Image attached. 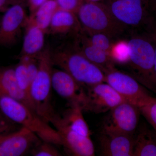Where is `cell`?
<instances>
[{
  "label": "cell",
  "mask_w": 156,
  "mask_h": 156,
  "mask_svg": "<svg viewBox=\"0 0 156 156\" xmlns=\"http://www.w3.org/2000/svg\"><path fill=\"white\" fill-rule=\"evenodd\" d=\"M126 42L128 50L126 64L131 75L156 94L154 49L150 36L146 33L134 32Z\"/></svg>",
  "instance_id": "1"
},
{
  "label": "cell",
  "mask_w": 156,
  "mask_h": 156,
  "mask_svg": "<svg viewBox=\"0 0 156 156\" xmlns=\"http://www.w3.org/2000/svg\"><path fill=\"white\" fill-rule=\"evenodd\" d=\"M51 51L47 46L37 56L39 70L30 88V98L36 112L48 123L53 122L58 115L51 103L53 69Z\"/></svg>",
  "instance_id": "2"
},
{
  "label": "cell",
  "mask_w": 156,
  "mask_h": 156,
  "mask_svg": "<svg viewBox=\"0 0 156 156\" xmlns=\"http://www.w3.org/2000/svg\"><path fill=\"white\" fill-rule=\"evenodd\" d=\"M102 2L128 29L147 33L154 29L156 16L152 0H103Z\"/></svg>",
  "instance_id": "3"
},
{
  "label": "cell",
  "mask_w": 156,
  "mask_h": 156,
  "mask_svg": "<svg viewBox=\"0 0 156 156\" xmlns=\"http://www.w3.org/2000/svg\"><path fill=\"white\" fill-rule=\"evenodd\" d=\"M0 112L11 122L29 129L42 140L61 146L56 129L23 103L9 96L1 95Z\"/></svg>",
  "instance_id": "4"
},
{
  "label": "cell",
  "mask_w": 156,
  "mask_h": 156,
  "mask_svg": "<svg viewBox=\"0 0 156 156\" xmlns=\"http://www.w3.org/2000/svg\"><path fill=\"white\" fill-rule=\"evenodd\" d=\"M51 58L53 66L66 72L86 89L105 81L103 71L73 48L51 51Z\"/></svg>",
  "instance_id": "5"
},
{
  "label": "cell",
  "mask_w": 156,
  "mask_h": 156,
  "mask_svg": "<svg viewBox=\"0 0 156 156\" xmlns=\"http://www.w3.org/2000/svg\"><path fill=\"white\" fill-rule=\"evenodd\" d=\"M76 15L83 30L87 34H102L113 39L122 36L128 29L102 2H84Z\"/></svg>",
  "instance_id": "6"
},
{
  "label": "cell",
  "mask_w": 156,
  "mask_h": 156,
  "mask_svg": "<svg viewBox=\"0 0 156 156\" xmlns=\"http://www.w3.org/2000/svg\"><path fill=\"white\" fill-rule=\"evenodd\" d=\"M105 81L128 102L141 107L154 99L145 87L131 75L118 70L115 68L105 73Z\"/></svg>",
  "instance_id": "7"
},
{
  "label": "cell",
  "mask_w": 156,
  "mask_h": 156,
  "mask_svg": "<svg viewBox=\"0 0 156 156\" xmlns=\"http://www.w3.org/2000/svg\"><path fill=\"white\" fill-rule=\"evenodd\" d=\"M108 112L101 130L133 135L140 113L138 107L125 101Z\"/></svg>",
  "instance_id": "8"
},
{
  "label": "cell",
  "mask_w": 156,
  "mask_h": 156,
  "mask_svg": "<svg viewBox=\"0 0 156 156\" xmlns=\"http://www.w3.org/2000/svg\"><path fill=\"white\" fill-rule=\"evenodd\" d=\"M4 14L0 24V45L10 47L17 43L29 15L22 0L10 6Z\"/></svg>",
  "instance_id": "9"
},
{
  "label": "cell",
  "mask_w": 156,
  "mask_h": 156,
  "mask_svg": "<svg viewBox=\"0 0 156 156\" xmlns=\"http://www.w3.org/2000/svg\"><path fill=\"white\" fill-rule=\"evenodd\" d=\"M52 88L59 96L68 101L69 106L80 107L86 111L87 95L86 88L80 85L66 72L53 69Z\"/></svg>",
  "instance_id": "10"
},
{
  "label": "cell",
  "mask_w": 156,
  "mask_h": 156,
  "mask_svg": "<svg viewBox=\"0 0 156 156\" xmlns=\"http://www.w3.org/2000/svg\"><path fill=\"white\" fill-rule=\"evenodd\" d=\"M52 124L59 135L61 146L69 154L76 156L95 155V148L90 136L73 131L62 122L59 115Z\"/></svg>",
  "instance_id": "11"
},
{
  "label": "cell",
  "mask_w": 156,
  "mask_h": 156,
  "mask_svg": "<svg viewBox=\"0 0 156 156\" xmlns=\"http://www.w3.org/2000/svg\"><path fill=\"white\" fill-rule=\"evenodd\" d=\"M87 102L86 111L101 113L110 111L120 104L127 101L105 82L86 89Z\"/></svg>",
  "instance_id": "12"
},
{
  "label": "cell",
  "mask_w": 156,
  "mask_h": 156,
  "mask_svg": "<svg viewBox=\"0 0 156 156\" xmlns=\"http://www.w3.org/2000/svg\"><path fill=\"white\" fill-rule=\"evenodd\" d=\"M41 140L33 132L21 126L0 145V156H22L30 154Z\"/></svg>",
  "instance_id": "13"
},
{
  "label": "cell",
  "mask_w": 156,
  "mask_h": 156,
  "mask_svg": "<svg viewBox=\"0 0 156 156\" xmlns=\"http://www.w3.org/2000/svg\"><path fill=\"white\" fill-rule=\"evenodd\" d=\"M101 154L106 156H133V135L101 130L99 136Z\"/></svg>",
  "instance_id": "14"
},
{
  "label": "cell",
  "mask_w": 156,
  "mask_h": 156,
  "mask_svg": "<svg viewBox=\"0 0 156 156\" xmlns=\"http://www.w3.org/2000/svg\"><path fill=\"white\" fill-rule=\"evenodd\" d=\"M74 37L73 48L100 68L104 73L115 68V62L111 56L103 50L92 45L83 30Z\"/></svg>",
  "instance_id": "15"
},
{
  "label": "cell",
  "mask_w": 156,
  "mask_h": 156,
  "mask_svg": "<svg viewBox=\"0 0 156 156\" xmlns=\"http://www.w3.org/2000/svg\"><path fill=\"white\" fill-rule=\"evenodd\" d=\"M1 95L12 98L36 112L30 98L18 86L15 77L14 66H0Z\"/></svg>",
  "instance_id": "16"
},
{
  "label": "cell",
  "mask_w": 156,
  "mask_h": 156,
  "mask_svg": "<svg viewBox=\"0 0 156 156\" xmlns=\"http://www.w3.org/2000/svg\"><path fill=\"white\" fill-rule=\"evenodd\" d=\"M83 31L76 14L59 8L53 15L47 34L75 36Z\"/></svg>",
  "instance_id": "17"
},
{
  "label": "cell",
  "mask_w": 156,
  "mask_h": 156,
  "mask_svg": "<svg viewBox=\"0 0 156 156\" xmlns=\"http://www.w3.org/2000/svg\"><path fill=\"white\" fill-rule=\"evenodd\" d=\"M25 29L24 40L18 58L37 57L45 48L46 33L37 26L27 22Z\"/></svg>",
  "instance_id": "18"
},
{
  "label": "cell",
  "mask_w": 156,
  "mask_h": 156,
  "mask_svg": "<svg viewBox=\"0 0 156 156\" xmlns=\"http://www.w3.org/2000/svg\"><path fill=\"white\" fill-rule=\"evenodd\" d=\"M59 8L56 0H47L34 13L29 15L27 22L37 26L47 34L53 15Z\"/></svg>",
  "instance_id": "19"
},
{
  "label": "cell",
  "mask_w": 156,
  "mask_h": 156,
  "mask_svg": "<svg viewBox=\"0 0 156 156\" xmlns=\"http://www.w3.org/2000/svg\"><path fill=\"white\" fill-rule=\"evenodd\" d=\"M133 156H156V133L147 128L134 138Z\"/></svg>",
  "instance_id": "20"
},
{
  "label": "cell",
  "mask_w": 156,
  "mask_h": 156,
  "mask_svg": "<svg viewBox=\"0 0 156 156\" xmlns=\"http://www.w3.org/2000/svg\"><path fill=\"white\" fill-rule=\"evenodd\" d=\"M83 110L80 107L69 106L61 117L62 122L73 131L86 136H90L91 132L84 119Z\"/></svg>",
  "instance_id": "21"
},
{
  "label": "cell",
  "mask_w": 156,
  "mask_h": 156,
  "mask_svg": "<svg viewBox=\"0 0 156 156\" xmlns=\"http://www.w3.org/2000/svg\"><path fill=\"white\" fill-rule=\"evenodd\" d=\"M18 59L19 62L14 66L15 77L20 89L30 98V84L29 81L25 61L23 58Z\"/></svg>",
  "instance_id": "22"
},
{
  "label": "cell",
  "mask_w": 156,
  "mask_h": 156,
  "mask_svg": "<svg viewBox=\"0 0 156 156\" xmlns=\"http://www.w3.org/2000/svg\"><path fill=\"white\" fill-rule=\"evenodd\" d=\"M86 34L89 41L92 45L103 50L111 56V52L115 42L113 41L112 39L102 34Z\"/></svg>",
  "instance_id": "23"
},
{
  "label": "cell",
  "mask_w": 156,
  "mask_h": 156,
  "mask_svg": "<svg viewBox=\"0 0 156 156\" xmlns=\"http://www.w3.org/2000/svg\"><path fill=\"white\" fill-rule=\"evenodd\" d=\"M111 56L115 62L126 64L128 61V50L127 42H115L112 48Z\"/></svg>",
  "instance_id": "24"
},
{
  "label": "cell",
  "mask_w": 156,
  "mask_h": 156,
  "mask_svg": "<svg viewBox=\"0 0 156 156\" xmlns=\"http://www.w3.org/2000/svg\"><path fill=\"white\" fill-rule=\"evenodd\" d=\"M55 145L51 143L41 140L34 148L30 154L34 156H62Z\"/></svg>",
  "instance_id": "25"
},
{
  "label": "cell",
  "mask_w": 156,
  "mask_h": 156,
  "mask_svg": "<svg viewBox=\"0 0 156 156\" xmlns=\"http://www.w3.org/2000/svg\"><path fill=\"white\" fill-rule=\"evenodd\" d=\"M139 108L140 113L150 124L156 133V98L150 103Z\"/></svg>",
  "instance_id": "26"
},
{
  "label": "cell",
  "mask_w": 156,
  "mask_h": 156,
  "mask_svg": "<svg viewBox=\"0 0 156 156\" xmlns=\"http://www.w3.org/2000/svg\"><path fill=\"white\" fill-rule=\"evenodd\" d=\"M24 59L30 87L37 74L39 68L38 59L37 57H21Z\"/></svg>",
  "instance_id": "27"
},
{
  "label": "cell",
  "mask_w": 156,
  "mask_h": 156,
  "mask_svg": "<svg viewBox=\"0 0 156 156\" xmlns=\"http://www.w3.org/2000/svg\"><path fill=\"white\" fill-rule=\"evenodd\" d=\"M59 8L76 14L85 0H56Z\"/></svg>",
  "instance_id": "28"
},
{
  "label": "cell",
  "mask_w": 156,
  "mask_h": 156,
  "mask_svg": "<svg viewBox=\"0 0 156 156\" xmlns=\"http://www.w3.org/2000/svg\"><path fill=\"white\" fill-rule=\"evenodd\" d=\"M14 124L6 119L0 112V133L14 131Z\"/></svg>",
  "instance_id": "29"
},
{
  "label": "cell",
  "mask_w": 156,
  "mask_h": 156,
  "mask_svg": "<svg viewBox=\"0 0 156 156\" xmlns=\"http://www.w3.org/2000/svg\"><path fill=\"white\" fill-rule=\"evenodd\" d=\"M28 6L30 15L33 14L47 0H25Z\"/></svg>",
  "instance_id": "30"
},
{
  "label": "cell",
  "mask_w": 156,
  "mask_h": 156,
  "mask_svg": "<svg viewBox=\"0 0 156 156\" xmlns=\"http://www.w3.org/2000/svg\"><path fill=\"white\" fill-rule=\"evenodd\" d=\"M20 0H0V12H5L8 9Z\"/></svg>",
  "instance_id": "31"
},
{
  "label": "cell",
  "mask_w": 156,
  "mask_h": 156,
  "mask_svg": "<svg viewBox=\"0 0 156 156\" xmlns=\"http://www.w3.org/2000/svg\"><path fill=\"white\" fill-rule=\"evenodd\" d=\"M152 39L154 49V68L156 74V23L154 28L152 31L149 34Z\"/></svg>",
  "instance_id": "32"
},
{
  "label": "cell",
  "mask_w": 156,
  "mask_h": 156,
  "mask_svg": "<svg viewBox=\"0 0 156 156\" xmlns=\"http://www.w3.org/2000/svg\"><path fill=\"white\" fill-rule=\"evenodd\" d=\"M16 131H9V132H4L0 133V145L3 143L4 141L8 139L9 137L14 134Z\"/></svg>",
  "instance_id": "33"
},
{
  "label": "cell",
  "mask_w": 156,
  "mask_h": 156,
  "mask_svg": "<svg viewBox=\"0 0 156 156\" xmlns=\"http://www.w3.org/2000/svg\"><path fill=\"white\" fill-rule=\"evenodd\" d=\"M102 1H103V0H85V2H102Z\"/></svg>",
  "instance_id": "34"
},
{
  "label": "cell",
  "mask_w": 156,
  "mask_h": 156,
  "mask_svg": "<svg viewBox=\"0 0 156 156\" xmlns=\"http://www.w3.org/2000/svg\"><path fill=\"white\" fill-rule=\"evenodd\" d=\"M154 13H155V15H156V8H155V9Z\"/></svg>",
  "instance_id": "35"
},
{
  "label": "cell",
  "mask_w": 156,
  "mask_h": 156,
  "mask_svg": "<svg viewBox=\"0 0 156 156\" xmlns=\"http://www.w3.org/2000/svg\"><path fill=\"white\" fill-rule=\"evenodd\" d=\"M1 19H1V18H0V24H1Z\"/></svg>",
  "instance_id": "36"
},
{
  "label": "cell",
  "mask_w": 156,
  "mask_h": 156,
  "mask_svg": "<svg viewBox=\"0 0 156 156\" xmlns=\"http://www.w3.org/2000/svg\"><path fill=\"white\" fill-rule=\"evenodd\" d=\"M155 4H156V2H155Z\"/></svg>",
  "instance_id": "37"
}]
</instances>
